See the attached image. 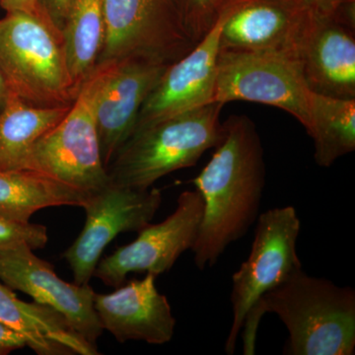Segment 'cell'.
<instances>
[{
  "label": "cell",
  "instance_id": "7a4b0ae2",
  "mask_svg": "<svg viewBox=\"0 0 355 355\" xmlns=\"http://www.w3.org/2000/svg\"><path fill=\"white\" fill-rule=\"evenodd\" d=\"M266 313L286 324L284 354L352 355L355 352V291L299 268L266 292L248 313L243 326L244 354L256 352L257 331Z\"/></svg>",
  "mask_w": 355,
  "mask_h": 355
},
{
  "label": "cell",
  "instance_id": "ffe728a7",
  "mask_svg": "<svg viewBox=\"0 0 355 355\" xmlns=\"http://www.w3.org/2000/svg\"><path fill=\"white\" fill-rule=\"evenodd\" d=\"M314 140L315 161L331 167L338 158L355 149V99H342L311 91L308 125Z\"/></svg>",
  "mask_w": 355,
  "mask_h": 355
},
{
  "label": "cell",
  "instance_id": "9c48e42d",
  "mask_svg": "<svg viewBox=\"0 0 355 355\" xmlns=\"http://www.w3.org/2000/svg\"><path fill=\"white\" fill-rule=\"evenodd\" d=\"M162 203V193L151 187L137 190L110 183L91 193L84 203L83 231L64 252L74 284H89L107 246L116 236L137 232L150 224Z\"/></svg>",
  "mask_w": 355,
  "mask_h": 355
},
{
  "label": "cell",
  "instance_id": "9a60e30c",
  "mask_svg": "<svg viewBox=\"0 0 355 355\" xmlns=\"http://www.w3.org/2000/svg\"><path fill=\"white\" fill-rule=\"evenodd\" d=\"M156 275L146 273L112 293L94 294V308L103 330L119 343L142 340L165 345L174 336L176 319L167 297L156 288Z\"/></svg>",
  "mask_w": 355,
  "mask_h": 355
},
{
  "label": "cell",
  "instance_id": "7c38bea8",
  "mask_svg": "<svg viewBox=\"0 0 355 355\" xmlns=\"http://www.w3.org/2000/svg\"><path fill=\"white\" fill-rule=\"evenodd\" d=\"M96 121L103 163L112 161L137 127L140 110L169 65L146 60L103 64Z\"/></svg>",
  "mask_w": 355,
  "mask_h": 355
},
{
  "label": "cell",
  "instance_id": "4316f807",
  "mask_svg": "<svg viewBox=\"0 0 355 355\" xmlns=\"http://www.w3.org/2000/svg\"><path fill=\"white\" fill-rule=\"evenodd\" d=\"M1 6L6 12L15 10L37 12L36 0H2Z\"/></svg>",
  "mask_w": 355,
  "mask_h": 355
},
{
  "label": "cell",
  "instance_id": "6da1fadb",
  "mask_svg": "<svg viewBox=\"0 0 355 355\" xmlns=\"http://www.w3.org/2000/svg\"><path fill=\"white\" fill-rule=\"evenodd\" d=\"M222 128L216 153L193 180L205 205L191 249L200 270L216 265L229 245L257 221L266 184L263 148L253 121L231 116Z\"/></svg>",
  "mask_w": 355,
  "mask_h": 355
},
{
  "label": "cell",
  "instance_id": "e0dca14e",
  "mask_svg": "<svg viewBox=\"0 0 355 355\" xmlns=\"http://www.w3.org/2000/svg\"><path fill=\"white\" fill-rule=\"evenodd\" d=\"M0 322L24 336L38 355H98L97 347L78 335L57 311L20 300L0 282Z\"/></svg>",
  "mask_w": 355,
  "mask_h": 355
},
{
  "label": "cell",
  "instance_id": "52a82bcc",
  "mask_svg": "<svg viewBox=\"0 0 355 355\" xmlns=\"http://www.w3.org/2000/svg\"><path fill=\"white\" fill-rule=\"evenodd\" d=\"M251 253L232 277V324L225 352L234 354L248 313L266 292L302 268L297 254L300 219L293 207L266 210L257 219Z\"/></svg>",
  "mask_w": 355,
  "mask_h": 355
},
{
  "label": "cell",
  "instance_id": "ba28073f",
  "mask_svg": "<svg viewBox=\"0 0 355 355\" xmlns=\"http://www.w3.org/2000/svg\"><path fill=\"white\" fill-rule=\"evenodd\" d=\"M310 92L294 53L219 49L214 102L250 101L277 107L306 128Z\"/></svg>",
  "mask_w": 355,
  "mask_h": 355
},
{
  "label": "cell",
  "instance_id": "7402d4cb",
  "mask_svg": "<svg viewBox=\"0 0 355 355\" xmlns=\"http://www.w3.org/2000/svg\"><path fill=\"white\" fill-rule=\"evenodd\" d=\"M184 28L197 44L211 29L226 0H176Z\"/></svg>",
  "mask_w": 355,
  "mask_h": 355
},
{
  "label": "cell",
  "instance_id": "3957f363",
  "mask_svg": "<svg viewBox=\"0 0 355 355\" xmlns=\"http://www.w3.org/2000/svg\"><path fill=\"white\" fill-rule=\"evenodd\" d=\"M223 106L210 103L137 128L107 168L110 181L148 190L166 175L195 166L221 141Z\"/></svg>",
  "mask_w": 355,
  "mask_h": 355
},
{
  "label": "cell",
  "instance_id": "cb8c5ba5",
  "mask_svg": "<svg viewBox=\"0 0 355 355\" xmlns=\"http://www.w3.org/2000/svg\"><path fill=\"white\" fill-rule=\"evenodd\" d=\"M70 3L71 0H36L37 12L62 35Z\"/></svg>",
  "mask_w": 355,
  "mask_h": 355
},
{
  "label": "cell",
  "instance_id": "4fadbf2b",
  "mask_svg": "<svg viewBox=\"0 0 355 355\" xmlns=\"http://www.w3.org/2000/svg\"><path fill=\"white\" fill-rule=\"evenodd\" d=\"M223 19L220 10L207 35L183 58L165 69L140 110L135 130L214 103Z\"/></svg>",
  "mask_w": 355,
  "mask_h": 355
},
{
  "label": "cell",
  "instance_id": "277c9868",
  "mask_svg": "<svg viewBox=\"0 0 355 355\" xmlns=\"http://www.w3.org/2000/svg\"><path fill=\"white\" fill-rule=\"evenodd\" d=\"M0 72L10 93L33 106H69L80 90L62 33L38 12L10 11L0 19Z\"/></svg>",
  "mask_w": 355,
  "mask_h": 355
},
{
  "label": "cell",
  "instance_id": "8992f818",
  "mask_svg": "<svg viewBox=\"0 0 355 355\" xmlns=\"http://www.w3.org/2000/svg\"><path fill=\"white\" fill-rule=\"evenodd\" d=\"M195 44L176 0H104V38L97 64L146 60L170 65Z\"/></svg>",
  "mask_w": 355,
  "mask_h": 355
},
{
  "label": "cell",
  "instance_id": "5b68a950",
  "mask_svg": "<svg viewBox=\"0 0 355 355\" xmlns=\"http://www.w3.org/2000/svg\"><path fill=\"white\" fill-rule=\"evenodd\" d=\"M103 74L104 67L96 65L81 84L69 113L33 144L24 169L42 173L88 193L110 183L96 121V101Z\"/></svg>",
  "mask_w": 355,
  "mask_h": 355
},
{
  "label": "cell",
  "instance_id": "d6986e66",
  "mask_svg": "<svg viewBox=\"0 0 355 355\" xmlns=\"http://www.w3.org/2000/svg\"><path fill=\"white\" fill-rule=\"evenodd\" d=\"M71 106H33L10 93L0 112V170L24 169L33 144L60 123Z\"/></svg>",
  "mask_w": 355,
  "mask_h": 355
},
{
  "label": "cell",
  "instance_id": "ac0fdd59",
  "mask_svg": "<svg viewBox=\"0 0 355 355\" xmlns=\"http://www.w3.org/2000/svg\"><path fill=\"white\" fill-rule=\"evenodd\" d=\"M90 193L33 170H0V219L28 223L46 207H83Z\"/></svg>",
  "mask_w": 355,
  "mask_h": 355
},
{
  "label": "cell",
  "instance_id": "30bf717a",
  "mask_svg": "<svg viewBox=\"0 0 355 355\" xmlns=\"http://www.w3.org/2000/svg\"><path fill=\"white\" fill-rule=\"evenodd\" d=\"M202 196L186 191L178 198L177 207L165 220L149 224L135 241L103 258L94 275L109 286H123L128 273L162 275L169 272L184 252L193 249L203 216Z\"/></svg>",
  "mask_w": 355,
  "mask_h": 355
},
{
  "label": "cell",
  "instance_id": "603a6c76",
  "mask_svg": "<svg viewBox=\"0 0 355 355\" xmlns=\"http://www.w3.org/2000/svg\"><path fill=\"white\" fill-rule=\"evenodd\" d=\"M48 241V230L41 224L0 219V252L19 246H27L35 251L43 249Z\"/></svg>",
  "mask_w": 355,
  "mask_h": 355
},
{
  "label": "cell",
  "instance_id": "484cf974",
  "mask_svg": "<svg viewBox=\"0 0 355 355\" xmlns=\"http://www.w3.org/2000/svg\"><path fill=\"white\" fill-rule=\"evenodd\" d=\"M343 0H299L306 12L312 17H331Z\"/></svg>",
  "mask_w": 355,
  "mask_h": 355
},
{
  "label": "cell",
  "instance_id": "5bb4252c",
  "mask_svg": "<svg viewBox=\"0 0 355 355\" xmlns=\"http://www.w3.org/2000/svg\"><path fill=\"white\" fill-rule=\"evenodd\" d=\"M221 11L220 50L295 55L309 19L299 0H226Z\"/></svg>",
  "mask_w": 355,
  "mask_h": 355
},
{
  "label": "cell",
  "instance_id": "2e32d148",
  "mask_svg": "<svg viewBox=\"0 0 355 355\" xmlns=\"http://www.w3.org/2000/svg\"><path fill=\"white\" fill-rule=\"evenodd\" d=\"M295 55L310 91L355 99L354 31L334 18L309 15Z\"/></svg>",
  "mask_w": 355,
  "mask_h": 355
},
{
  "label": "cell",
  "instance_id": "44dd1931",
  "mask_svg": "<svg viewBox=\"0 0 355 355\" xmlns=\"http://www.w3.org/2000/svg\"><path fill=\"white\" fill-rule=\"evenodd\" d=\"M67 64L78 87L95 69L104 38V0H71L62 31Z\"/></svg>",
  "mask_w": 355,
  "mask_h": 355
},
{
  "label": "cell",
  "instance_id": "8fae6325",
  "mask_svg": "<svg viewBox=\"0 0 355 355\" xmlns=\"http://www.w3.org/2000/svg\"><path fill=\"white\" fill-rule=\"evenodd\" d=\"M0 282L57 311L79 336L96 347L104 330L94 308L95 292L89 284L78 286L60 279L51 263L27 246L0 252Z\"/></svg>",
  "mask_w": 355,
  "mask_h": 355
},
{
  "label": "cell",
  "instance_id": "83f0119b",
  "mask_svg": "<svg viewBox=\"0 0 355 355\" xmlns=\"http://www.w3.org/2000/svg\"><path fill=\"white\" fill-rule=\"evenodd\" d=\"M9 96H10V91H9L8 86L0 72V112L6 107L7 101H8Z\"/></svg>",
  "mask_w": 355,
  "mask_h": 355
},
{
  "label": "cell",
  "instance_id": "d4e9b609",
  "mask_svg": "<svg viewBox=\"0 0 355 355\" xmlns=\"http://www.w3.org/2000/svg\"><path fill=\"white\" fill-rule=\"evenodd\" d=\"M27 347L24 336L0 322V355H7Z\"/></svg>",
  "mask_w": 355,
  "mask_h": 355
}]
</instances>
